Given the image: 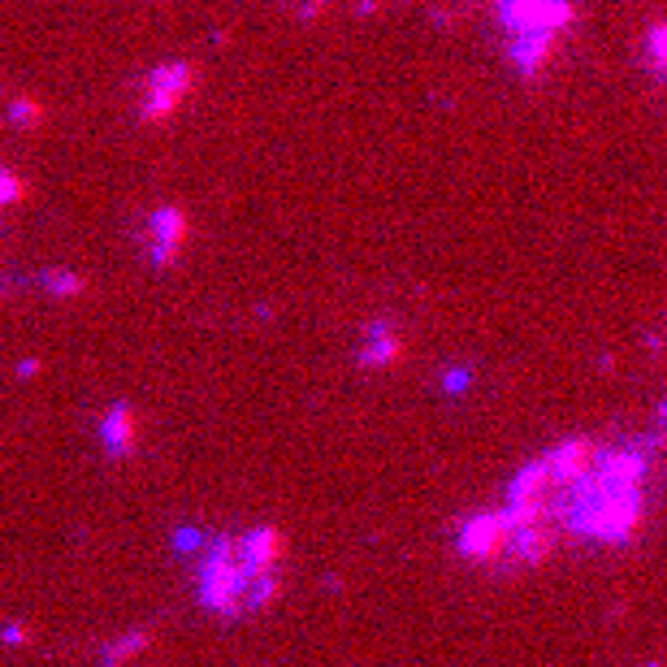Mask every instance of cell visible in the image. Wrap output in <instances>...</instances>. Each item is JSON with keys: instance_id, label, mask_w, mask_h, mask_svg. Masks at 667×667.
Instances as JSON below:
<instances>
[{"instance_id": "6da1fadb", "label": "cell", "mask_w": 667, "mask_h": 667, "mask_svg": "<svg viewBox=\"0 0 667 667\" xmlns=\"http://www.w3.org/2000/svg\"><path fill=\"white\" fill-rule=\"evenodd\" d=\"M494 26L516 70L538 74L572 26V0H494Z\"/></svg>"}, {"instance_id": "7a4b0ae2", "label": "cell", "mask_w": 667, "mask_h": 667, "mask_svg": "<svg viewBox=\"0 0 667 667\" xmlns=\"http://www.w3.org/2000/svg\"><path fill=\"white\" fill-rule=\"evenodd\" d=\"M195 87V70L182 61H165L156 70L143 74L139 83V117L143 122H165V117L178 113V104L191 96Z\"/></svg>"}, {"instance_id": "3957f363", "label": "cell", "mask_w": 667, "mask_h": 667, "mask_svg": "<svg viewBox=\"0 0 667 667\" xmlns=\"http://www.w3.org/2000/svg\"><path fill=\"white\" fill-rule=\"evenodd\" d=\"M143 243H148V256L156 265H169L182 243H187V217L178 213V208H156V213L143 221Z\"/></svg>"}, {"instance_id": "277c9868", "label": "cell", "mask_w": 667, "mask_h": 667, "mask_svg": "<svg viewBox=\"0 0 667 667\" xmlns=\"http://www.w3.org/2000/svg\"><path fill=\"white\" fill-rule=\"evenodd\" d=\"M100 438H104V447H109L113 455H126L130 447H135V438H139L135 412H130V408H113L109 416H104V425H100Z\"/></svg>"}, {"instance_id": "5b68a950", "label": "cell", "mask_w": 667, "mask_h": 667, "mask_svg": "<svg viewBox=\"0 0 667 667\" xmlns=\"http://www.w3.org/2000/svg\"><path fill=\"white\" fill-rule=\"evenodd\" d=\"M507 538V520L503 516H490V520H473V525L464 529V551L468 555H490L499 551Z\"/></svg>"}, {"instance_id": "8992f818", "label": "cell", "mask_w": 667, "mask_h": 667, "mask_svg": "<svg viewBox=\"0 0 667 667\" xmlns=\"http://www.w3.org/2000/svg\"><path fill=\"white\" fill-rule=\"evenodd\" d=\"M650 65H655L659 74H667V26L650 31Z\"/></svg>"}, {"instance_id": "52a82bcc", "label": "cell", "mask_w": 667, "mask_h": 667, "mask_svg": "<svg viewBox=\"0 0 667 667\" xmlns=\"http://www.w3.org/2000/svg\"><path fill=\"white\" fill-rule=\"evenodd\" d=\"M22 195H26V187H22V182L13 178L9 169H0V204H18Z\"/></svg>"}]
</instances>
